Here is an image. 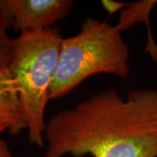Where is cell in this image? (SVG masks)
<instances>
[{"mask_svg":"<svg viewBox=\"0 0 157 157\" xmlns=\"http://www.w3.org/2000/svg\"><path fill=\"white\" fill-rule=\"evenodd\" d=\"M43 157H157V90L113 87L54 114Z\"/></svg>","mask_w":157,"mask_h":157,"instance_id":"1","label":"cell"},{"mask_svg":"<svg viewBox=\"0 0 157 157\" xmlns=\"http://www.w3.org/2000/svg\"><path fill=\"white\" fill-rule=\"evenodd\" d=\"M121 33L117 25L89 17L81 23L78 34L63 38L49 101L66 96L95 74L127 78L130 55Z\"/></svg>","mask_w":157,"mask_h":157,"instance_id":"2","label":"cell"},{"mask_svg":"<svg viewBox=\"0 0 157 157\" xmlns=\"http://www.w3.org/2000/svg\"><path fill=\"white\" fill-rule=\"evenodd\" d=\"M62 39L57 28L19 34L7 66L18 94L28 140L39 147L45 142V107Z\"/></svg>","mask_w":157,"mask_h":157,"instance_id":"3","label":"cell"},{"mask_svg":"<svg viewBox=\"0 0 157 157\" xmlns=\"http://www.w3.org/2000/svg\"><path fill=\"white\" fill-rule=\"evenodd\" d=\"M71 0H0L9 27L19 34L52 29L72 11Z\"/></svg>","mask_w":157,"mask_h":157,"instance_id":"4","label":"cell"},{"mask_svg":"<svg viewBox=\"0 0 157 157\" xmlns=\"http://www.w3.org/2000/svg\"><path fill=\"white\" fill-rule=\"evenodd\" d=\"M26 129L17 88L6 66H0V134L12 136Z\"/></svg>","mask_w":157,"mask_h":157,"instance_id":"5","label":"cell"},{"mask_svg":"<svg viewBox=\"0 0 157 157\" xmlns=\"http://www.w3.org/2000/svg\"><path fill=\"white\" fill-rule=\"evenodd\" d=\"M156 4L157 1L154 0H144L135 3H119L110 1L108 3V11L110 13H115L116 11H121L119 22L116 25L121 32L132 27L136 23H141L146 25L147 42L145 52L155 61H157V44L152 35L149 17L153 8L156 6Z\"/></svg>","mask_w":157,"mask_h":157,"instance_id":"6","label":"cell"},{"mask_svg":"<svg viewBox=\"0 0 157 157\" xmlns=\"http://www.w3.org/2000/svg\"><path fill=\"white\" fill-rule=\"evenodd\" d=\"M9 27L6 14L0 6V66H8L11 59L14 39L11 38L7 30Z\"/></svg>","mask_w":157,"mask_h":157,"instance_id":"7","label":"cell"},{"mask_svg":"<svg viewBox=\"0 0 157 157\" xmlns=\"http://www.w3.org/2000/svg\"><path fill=\"white\" fill-rule=\"evenodd\" d=\"M0 157H15L6 140L0 139Z\"/></svg>","mask_w":157,"mask_h":157,"instance_id":"8","label":"cell"}]
</instances>
